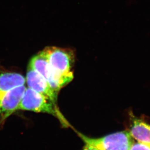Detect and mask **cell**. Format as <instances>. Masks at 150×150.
<instances>
[{"instance_id":"obj_3","label":"cell","mask_w":150,"mask_h":150,"mask_svg":"<svg viewBox=\"0 0 150 150\" xmlns=\"http://www.w3.org/2000/svg\"><path fill=\"white\" fill-rule=\"evenodd\" d=\"M18 110L49 114L63 120L57 104L44 95L30 88H26L18 105Z\"/></svg>"},{"instance_id":"obj_10","label":"cell","mask_w":150,"mask_h":150,"mask_svg":"<svg viewBox=\"0 0 150 150\" xmlns=\"http://www.w3.org/2000/svg\"><path fill=\"white\" fill-rule=\"evenodd\" d=\"M83 150H98L92 146H89L88 145L85 144Z\"/></svg>"},{"instance_id":"obj_2","label":"cell","mask_w":150,"mask_h":150,"mask_svg":"<svg viewBox=\"0 0 150 150\" xmlns=\"http://www.w3.org/2000/svg\"><path fill=\"white\" fill-rule=\"evenodd\" d=\"M85 144L98 150H129L134 139L129 131H125L108 134L99 138H91L79 133Z\"/></svg>"},{"instance_id":"obj_6","label":"cell","mask_w":150,"mask_h":150,"mask_svg":"<svg viewBox=\"0 0 150 150\" xmlns=\"http://www.w3.org/2000/svg\"><path fill=\"white\" fill-rule=\"evenodd\" d=\"M25 78L21 74L0 67V94L25 85Z\"/></svg>"},{"instance_id":"obj_7","label":"cell","mask_w":150,"mask_h":150,"mask_svg":"<svg viewBox=\"0 0 150 150\" xmlns=\"http://www.w3.org/2000/svg\"><path fill=\"white\" fill-rule=\"evenodd\" d=\"M129 132L134 139L150 144V125L143 120L134 116Z\"/></svg>"},{"instance_id":"obj_5","label":"cell","mask_w":150,"mask_h":150,"mask_svg":"<svg viewBox=\"0 0 150 150\" xmlns=\"http://www.w3.org/2000/svg\"><path fill=\"white\" fill-rule=\"evenodd\" d=\"M25 80L28 88L44 95L57 104L58 94L54 91L48 83L41 75L29 65Z\"/></svg>"},{"instance_id":"obj_4","label":"cell","mask_w":150,"mask_h":150,"mask_svg":"<svg viewBox=\"0 0 150 150\" xmlns=\"http://www.w3.org/2000/svg\"><path fill=\"white\" fill-rule=\"evenodd\" d=\"M26 88L23 85L0 94V128L3 127L9 117L18 110Z\"/></svg>"},{"instance_id":"obj_8","label":"cell","mask_w":150,"mask_h":150,"mask_svg":"<svg viewBox=\"0 0 150 150\" xmlns=\"http://www.w3.org/2000/svg\"><path fill=\"white\" fill-rule=\"evenodd\" d=\"M28 65L41 75L50 86L52 80V72L43 50L34 55L30 60Z\"/></svg>"},{"instance_id":"obj_9","label":"cell","mask_w":150,"mask_h":150,"mask_svg":"<svg viewBox=\"0 0 150 150\" xmlns=\"http://www.w3.org/2000/svg\"><path fill=\"white\" fill-rule=\"evenodd\" d=\"M129 150H150V144L134 142Z\"/></svg>"},{"instance_id":"obj_1","label":"cell","mask_w":150,"mask_h":150,"mask_svg":"<svg viewBox=\"0 0 150 150\" xmlns=\"http://www.w3.org/2000/svg\"><path fill=\"white\" fill-rule=\"evenodd\" d=\"M52 72L51 88L57 94L74 79L72 68L75 60L74 51L68 48L47 47L43 50Z\"/></svg>"}]
</instances>
